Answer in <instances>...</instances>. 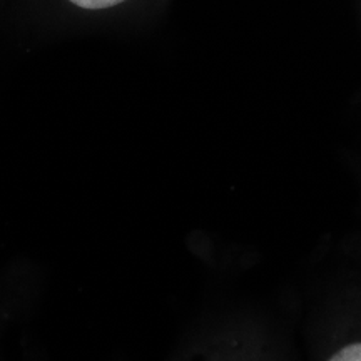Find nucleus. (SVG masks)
Returning <instances> with one entry per match:
<instances>
[{
  "label": "nucleus",
  "instance_id": "1",
  "mask_svg": "<svg viewBox=\"0 0 361 361\" xmlns=\"http://www.w3.org/2000/svg\"><path fill=\"white\" fill-rule=\"evenodd\" d=\"M328 361H361V341L343 346Z\"/></svg>",
  "mask_w": 361,
  "mask_h": 361
},
{
  "label": "nucleus",
  "instance_id": "2",
  "mask_svg": "<svg viewBox=\"0 0 361 361\" xmlns=\"http://www.w3.org/2000/svg\"><path fill=\"white\" fill-rule=\"evenodd\" d=\"M69 2L80 8H85V11H104V8L119 6L126 0H69Z\"/></svg>",
  "mask_w": 361,
  "mask_h": 361
}]
</instances>
